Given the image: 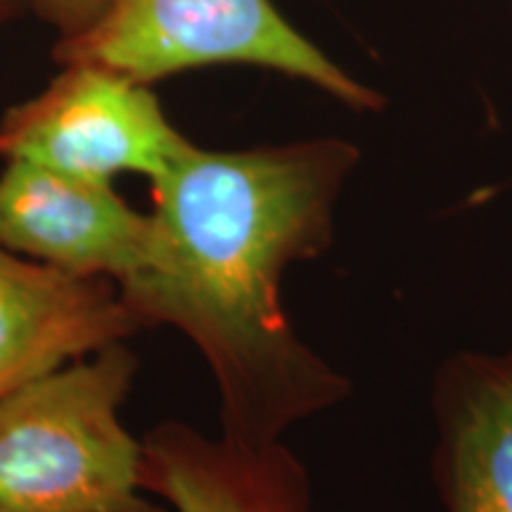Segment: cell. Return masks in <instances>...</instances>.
I'll use <instances>...</instances> for the list:
<instances>
[{"mask_svg":"<svg viewBox=\"0 0 512 512\" xmlns=\"http://www.w3.org/2000/svg\"><path fill=\"white\" fill-rule=\"evenodd\" d=\"M136 373L117 342L0 399V512H166L121 422Z\"/></svg>","mask_w":512,"mask_h":512,"instance_id":"cell-2","label":"cell"},{"mask_svg":"<svg viewBox=\"0 0 512 512\" xmlns=\"http://www.w3.org/2000/svg\"><path fill=\"white\" fill-rule=\"evenodd\" d=\"M67 64H95L152 83L202 67L245 64L318 88L354 112H380L384 95L299 34L273 0H110L91 27L62 36Z\"/></svg>","mask_w":512,"mask_h":512,"instance_id":"cell-3","label":"cell"},{"mask_svg":"<svg viewBox=\"0 0 512 512\" xmlns=\"http://www.w3.org/2000/svg\"><path fill=\"white\" fill-rule=\"evenodd\" d=\"M110 0H29V5L60 34H76L95 22Z\"/></svg>","mask_w":512,"mask_h":512,"instance_id":"cell-9","label":"cell"},{"mask_svg":"<svg viewBox=\"0 0 512 512\" xmlns=\"http://www.w3.org/2000/svg\"><path fill=\"white\" fill-rule=\"evenodd\" d=\"M150 214L112 183L10 159L0 174V245L60 271L124 283L143 261Z\"/></svg>","mask_w":512,"mask_h":512,"instance_id":"cell-5","label":"cell"},{"mask_svg":"<svg viewBox=\"0 0 512 512\" xmlns=\"http://www.w3.org/2000/svg\"><path fill=\"white\" fill-rule=\"evenodd\" d=\"M361 162L344 138L249 150L192 140L150 181V240L119 292L143 330L174 328L219 392L223 437L268 444L349 399L351 380L294 330L290 266L335 240V209Z\"/></svg>","mask_w":512,"mask_h":512,"instance_id":"cell-1","label":"cell"},{"mask_svg":"<svg viewBox=\"0 0 512 512\" xmlns=\"http://www.w3.org/2000/svg\"><path fill=\"white\" fill-rule=\"evenodd\" d=\"M140 330L117 283L0 245V399Z\"/></svg>","mask_w":512,"mask_h":512,"instance_id":"cell-6","label":"cell"},{"mask_svg":"<svg viewBox=\"0 0 512 512\" xmlns=\"http://www.w3.org/2000/svg\"><path fill=\"white\" fill-rule=\"evenodd\" d=\"M188 140L150 86L95 64H67L46 91L0 119L3 159L105 183L121 174L152 181Z\"/></svg>","mask_w":512,"mask_h":512,"instance_id":"cell-4","label":"cell"},{"mask_svg":"<svg viewBox=\"0 0 512 512\" xmlns=\"http://www.w3.org/2000/svg\"><path fill=\"white\" fill-rule=\"evenodd\" d=\"M24 3H29V0H0V24L15 15V12L22 8Z\"/></svg>","mask_w":512,"mask_h":512,"instance_id":"cell-10","label":"cell"},{"mask_svg":"<svg viewBox=\"0 0 512 512\" xmlns=\"http://www.w3.org/2000/svg\"><path fill=\"white\" fill-rule=\"evenodd\" d=\"M432 484L444 512H512V339L434 370Z\"/></svg>","mask_w":512,"mask_h":512,"instance_id":"cell-7","label":"cell"},{"mask_svg":"<svg viewBox=\"0 0 512 512\" xmlns=\"http://www.w3.org/2000/svg\"><path fill=\"white\" fill-rule=\"evenodd\" d=\"M143 489L174 512H316L309 470L283 441L207 437L178 420L143 439Z\"/></svg>","mask_w":512,"mask_h":512,"instance_id":"cell-8","label":"cell"}]
</instances>
